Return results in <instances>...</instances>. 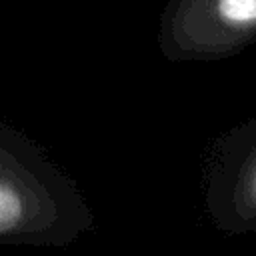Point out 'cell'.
<instances>
[{"label":"cell","mask_w":256,"mask_h":256,"mask_svg":"<svg viewBox=\"0 0 256 256\" xmlns=\"http://www.w3.org/2000/svg\"><path fill=\"white\" fill-rule=\"evenodd\" d=\"M90 222L74 182L38 142L0 122V244L64 246Z\"/></svg>","instance_id":"1"},{"label":"cell","mask_w":256,"mask_h":256,"mask_svg":"<svg viewBox=\"0 0 256 256\" xmlns=\"http://www.w3.org/2000/svg\"><path fill=\"white\" fill-rule=\"evenodd\" d=\"M220 12L232 22L256 20V0H220Z\"/></svg>","instance_id":"3"},{"label":"cell","mask_w":256,"mask_h":256,"mask_svg":"<svg viewBox=\"0 0 256 256\" xmlns=\"http://www.w3.org/2000/svg\"><path fill=\"white\" fill-rule=\"evenodd\" d=\"M238 178L240 208H244L246 214L256 216V146L250 152H246Z\"/></svg>","instance_id":"2"}]
</instances>
